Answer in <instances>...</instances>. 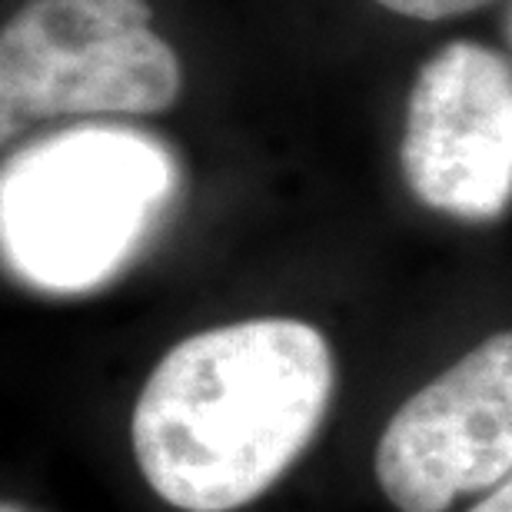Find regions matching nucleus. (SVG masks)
I'll return each instance as SVG.
<instances>
[{
  "label": "nucleus",
  "instance_id": "obj_1",
  "mask_svg": "<svg viewBox=\"0 0 512 512\" xmlns=\"http://www.w3.org/2000/svg\"><path fill=\"white\" fill-rule=\"evenodd\" d=\"M336 363L290 316L213 326L153 366L130 419L137 469L180 512H233L290 469L326 419Z\"/></svg>",
  "mask_w": 512,
  "mask_h": 512
},
{
  "label": "nucleus",
  "instance_id": "obj_2",
  "mask_svg": "<svg viewBox=\"0 0 512 512\" xmlns=\"http://www.w3.org/2000/svg\"><path fill=\"white\" fill-rule=\"evenodd\" d=\"M180 187L163 140L133 127H70L30 140L4 163L0 237L20 283L87 293L137 256Z\"/></svg>",
  "mask_w": 512,
  "mask_h": 512
},
{
  "label": "nucleus",
  "instance_id": "obj_3",
  "mask_svg": "<svg viewBox=\"0 0 512 512\" xmlns=\"http://www.w3.org/2000/svg\"><path fill=\"white\" fill-rule=\"evenodd\" d=\"M147 0H27L0 34V130L84 114H163L183 70Z\"/></svg>",
  "mask_w": 512,
  "mask_h": 512
},
{
  "label": "nucleus",
  "instance_id": "obj_4",
  "mask_svg": "<svg viewBox=\"0 0 512 512\" xmlns=\"http://www.w3.org/2000/svg\"><path fill=\"white\" fill-rule=\"evenodd\" d=\"M403 177L423 207L489 223L512 203V64L473 40L439 47L406 104Z\"/></svg>",
  "mask_w": 512,
  "mask_h": 512
},
{
  "label": "nucleus",
  "instance_id": "obj_5",
  "mask_svg": "<svg viewBox=\"0 0 512 512\" xmlns=\"http://www.w3.org/2000/svg\"><path fill=\"white\" fill-rule=\"evenodd\" d=\"M512 473V330L489 336L396 409L376 479L399 512H446Z\"/></svg>",
  "mask_w": 512,
  "mask_h": 512
},
{
  "label": "nucleus",
  "instance_id": "obj_6",
  "mask_svg": "<svg viewBox=\"0 0 512 512\" xmlns=\"http://www.w3.org/2000/svg\"><path fill=\"white\" fill-rule=\"evenodd\" d=\"M376 4L393 10V14L416 17V20H446V17L469 14V10H479L493 4V0H376Z\"/></svg>",
  "mask_w": 512,
  "mask_h": 512
},
{
  "label": "nucleus",
  "instance_id": "obj_7",
  "mask_svg": "<svg viewBox=\"0 0 512 512\" xmlns=\"http://www.w3.org/2000/svg\"><path fill=\"white\" fill-rule=\"evenodd\" d=\"M466 512H512V473L499 486L489 489L486 499H479V503Z\"/></svg>",
  "mask_w": 512,
  "mask_h": 512
},
{
  "label": "nucleus",
  "instance_id": "obj_8",
  "mask_svg": "<svg viewBox=\"0 0 512 512\" xmlns=\"http://www.w3.org/2000/svg\"><path fill=\"white\" fill-rule=\"evenodd\" d=\"M0 512H27V509L17 506V503H4V509H0Z\"/></svg>",
  "mask_w": 512,
  "mask_h": 512
}]
</instances>
